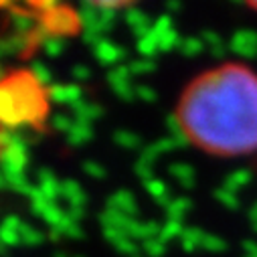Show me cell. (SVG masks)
Here are the masks:
<instances>
[{"label":"cell","instance_id":"836d02e7","mask_svg":"<svg viewBox=\"0 0 257 257\" xmlns=\"http://www.w3.org/2000/svg\"><path fill=\"white\" fill-rule=\"evenodd\" d=\"M146 186V190H148V195L158 203V201H162L164 197H168V186L160 180V178H152L150 182H146L144 184Z\"/></svg>","mask_w":257,"mask_h":257},{"label":"cell","instance_id":"7402d4cb","mask_svg":"<svg viewBox=\"0 0 257 257\" xmlns=\"http://www.w3.org/2000/svg\"><path fill=\"white\" fill-rule=\"evenodd\" d=\"M192 209V201L188 197H178V199H172V203L166 207V215L168 219H176V221H182L184 215Z\"/></svg>","mask_w":257,"mask_h":257},{"label":"cell","instance_id":"30bf717a","mask_svg":"<svg viewBox=\"0 0 257 257\" xmlns=\"http://www.w3.org/2000/svg\"><path fill=\"white\" fill-rule=\"evenodd\" d=\"M61 197L69 203V207H85L87 197H85V190L81 188L79 182L65 178L61 182Z\"/></svg>","mask_w":257,"mask_h":257},{"label":"cell","instance_id":"d4e9b609","mask_svg":"<svg viewBox=\"0 0 257 257\" xmlns=\"http://www.w3.org/2000/svg\"><path fill=\"white\" fill-rule=\"evenodd\" d=\"M136 49H138V53L142 55V59H152V57L160 51V47H158V39L150 33L148 37H144V39H140V41H138Z\"/></svg>","mask_w":257,"mask_h":257},{"label":"cell","instance_id":"277c9868","mask_svg":"<svg viewBox=\"0 0 257 257\" xmlns=\"http://www.w3.org/2000/svg\"><path fill=\"white\" fill-rule=\"evenodd\" d=\"M107 83L121 101L136 99V87L132 85V71L127 65H117L107 71Z\"/></svg>","mask_w":257,"mask_h":257},{"label":"cell","instance_id":"7c38bea8","mask_svg":"<svg viewBox=\"0 0 257 257\" xmlns=\"http://www.w3.org/2000/svg\"><path fill=\"white\" fill-rule=\"evenodd\" d=\"M71 111L75 115V121H81V123H91L93 119L101 117L103 115V107L97 105V103H89V101H79L75 105H71Z\"/></svg>","mask_w":257,"mask_h":257},{"label":"cell","instance_id":"ffe728a7","mask_svg":"<svg viewBox=\"0 0 257 257\" xmlns=\"http://www.w3.org/2000/svg\"><path fill=\"white\" fill-rule=\"evenodd\" d=\"M77 17H79L81 29L97 27L99 25V9L95 7V3H83L79 7V11H77Z\"/></svg>","mask_w":257,"mask_h":257},{"label":"cell","instance_id":"91938a15","mask_svg":"<svg viewBox=\"0 0 257 257\" xmlns=\"http://www.w3.org/2000/svg\"><path fill=\"white\" fill-rule=\"evenodd\" d=\"M251 229H253V231L257 233V223H251Z\"/></svg>","mask_w":257,"mask_h":257},{"label":"cell","instance_id":"f35d334b","mask_svg":"<svg viewBox=\"0 0 257 257\" xmlns=\"http://www.w3.org/2000/svg\"><path fill=\"white\" fill-rule=\"evenodd\" d=\"M39 188L43 190V195L51 201V203H55L59 197H61V182L55 178V180H47V182H41L39 184Z\"/></svg>","mask_w":257,"mask_h":257},{"label":"cell","instance_id":"e0dca14e","mask_svg":"<svg viewBox=\"0 0 257 257\" xmlns=\"http://www.w3.org/2000/svg\"><path fill=\"white\" fill-rule=\"evenodd\" d=\"M205 231L199 229V227H186V231L182 233L180 237V247L190 253V251H195L197 247H203V239H205Z\"/></svg>","mask_w":257,"mask_h":257},{"label":"cell","instance_id":"db71d44e","mask_svg":"<svg viewBox=\"0 0 257 257\" xmlns=\"http://www.w3.org/2000/svg\"><path fill=\"white\" fill-rule=\"evenodd\" d=\"M37 178H39V184H41V182H47V180H55V172L49 170V168H41V170L37 172Z\"/></svg>","mask_w":257,"mask_h":257},{"label":"cell","instance_id":"52a82bcc","mask_svg":"<svg viewBox=\"0 0 257 257\" xmlns=\"http://www.w3.org/2000/svg\"><path fill=\"white\" fill-rule=\"evenodd\" d=\"M49 97L55 103L75 105V103L83 101V89L77 83H69V85H65V83H53L49 87Z\"/></svg>","mask_w":257,"mask_h":257},{"label":"cell","instance_id":"e7e4bbea","mask_svg":"<svg viewBox=\"0 0 257 257\" xmlns=\"http://www.w3.org/2000/svg\"><path fill=\"white\" fill-rule=\"evenodd\" d=\"M132 257H142V255H132Z\"/></svg>","mask_w":257,"mask_h":257},{"label":"cell","instance_id":"9c48e42d","mask_svg":"<svg viewBox=\"0 0 257 257\" xmlns=\"http://www.w3.org/2000/svg\"><path fill=\"white\" fill-rule=\"evenodd\" d=\"M107 207L113 209V211H119L127 217H134L138 215V203L134 199V195L130 190H115L113 195L107 199Z\"/></svg>","mask_w":257,"mask_h":257},{"label":"cell","instance_id":"484cf974","mask_svg":"<svg viewBox=\"0 0 257 257\" xmlns=\"http://www.w3.org/2000/svg\"><path fill=\"white\" fill-rule=\"evenodd\" d=\"M203 49H205V43H203V39H197V37H186V39H182V43H180V47H178V51H180L184 57L201 55Z\"/></svg>","mask_w":257,"mask_h":257},{"label":"cell","instance_id":"94428289","mask_svg":"<svg viewBox=\"0 0 257 257\" xmlns=\"http://www.w3.org/2000/svg\"><path fill=\"white\" fill-rule=\"evenodd\" d=\"M249 7H251V9H255V11H257V3H251V5H249Z\"/></svg>","mask_w":257,"mask_h":257},{"label":"cell","instance_id":"f6af8a7d","mask_svg":"<svg viewBox=\"0 0 257 257\" xmlns=\"http://www.w3.org/2000/svg\"><path fill=\"white\" fill-rule=\"evenodd\" d=\"M160 154H158V150L154 148V144H150V146H144L142 150H140V162H144V164H150V166H154V162H156V158H158Z\"/></svg>","mask_w":257,"mask_h":257},{"label":"cell","instance_id":"680465c9","mask_svg":"<svg viewBox=\"0 0 257 257\" xmlns=\"http://www.w3.org/2000/svg\"><path fill=\"white\" fill-rule=\"evenodd\" d=\"M55 257H67V255H65V253H61V251H59V253H55Z\"/></svg>","mask_w":257,"mask_h":257},{"label":"cell","instance_id":"60d3db41","mask_svg":"<svg viewBox=\"0 0 257 257\" xmlns=\"http://www.w3.org/2000/svg\"><path fill=\"white\" fill-rule=\"evenodd\" d=\"M170 29H174L172 27V19L168 17V15H162V17H158L156 21H154V25H152V35L156 37V39H160L164 33H168Z\"/></svg>","mask_w":257,"mask_h":257},{"label":"cell","instance_id":"f1b7e54d","mask_svg":"<svg viewBox=\"0 0 257 257\" xmlns=\"http://www.w3.org/2000/svg\"><path fill=\"white\" fill-rule=\"evenodd\" d=\"M41 49H43L45 55H49V57H59L63 51L67 49V43L63 41V37H55V35H51V37L41 45Z\"/></svg>","mask_w":257,"mask_h":257},{"label":"cell","instance_id":"44dd1931","mask_svg":"<svg viewBox=\"0 0 257 257\" xmlns=\"http://www.w3.org/2000/svg\"><path fill=\"white\" fill-rule=\"evenodd\" d=\"M113 142L123 148V150H138L142 146V140L138 134L130 132V130H115L113 132Z\"/></svg>","mask_w":257,"mask_h":257},{"label":"cell","instance_id":"8fae6325","mask_svg":"<svg viewBox=\"0 0 257 257\" xmlns=\"http://www.w3.org/2000/svg\"><path fill=\"white\" fill-rule=\"evenodd\" d=\"M168 172L184 188H192V186L197 184V172H195V168H192L190 164H186V162H174V164H170L168 166Z\"/></svg>","mask_w":257,"mask_h":257},{"label":"cell","instance_id":"6125c7cd","mask_svg":"<svg viewBox=\"0 0 257 257\" xmlns=\"http://www.w3.org/2000/svg\"><path fill=\"white\" fill-rule=\"evenodd\" d=\"M73 257H85V255H73Z\"/></svg>","mask_w":257,"mask_h":257},{"label":"cell","instance_id":"7bdbcfd3","mask_svg":"<svg viewBox=\"0 0 257 257\" xmlns=\"http://www.w3.org/2000/svg\"><path fill=\"white\" fill-rule=\"evenodd\" d=\"M115 17H117V11H111V9H99V27L103 29V33H107V31L113 27Z\"/></svg>","mask_w":257,"mask_h":257},{"label":"cell","instance_id":"4fadbf2b","mask_svg":"<svg viewBox=\"0 0 257 257\" xmlns=\"http://www.w3.org/2000/svg\"><path fill=\"white\" fill-rule=\"evenodd\" d=\"M3 7L5 9H11L13 11V27H15V35H31L33 31H35V21H33V17L29 15V13H23L21 9H17V7H13V5H9V3H3Z\"/></svg>","mask_w":257,"mask_h":257},{"label":"cell","instance_id":"ba28073f","mask_svg":"<svg viewBox=\"0 0 257 257\" xmlns=\"http://www.w3.org/2000/svg\"><path fill=\"white\" fill-rule=\"evenodd\" d=\"M93 57L97 59V63H101V65H113L117 67V63L125 57V49L121 45H115L107 39H103L99 45L93 47Z\"/></svg>","mask_w":257,"mask_h":257},{"label":"cell","instance_id":"4316f807","mask_svg":"<svg viewBox=\"0 0 257 257\" xmlns=\"http://www.w3.org/2000/svg\"><path fill=\"white\" fill-rule=\"evenodd\" d=\"M67 217V211H63L57 203H51L49 205V209L45 211V215H43V221L49 225V229H53V227H59L61 225V221Z\"/></svg>","mask_w":257,"mask_h":257},{"label":"cell","instance_id":"3957f363","mask_svg":"<svg viewBox=\"0 0 257 257\" xmlns=\"http://www.w3.org/2000/svg\"><path fill=\"white\" fill-rule=\"evenodd\" d=\"M41 25L55 37H63V35H73L77 31V27H81L79 17L65 7H59L53 13L41 15Z\"/></svg>","mask_w":257,"mask_h":257},{"label":"cell","instance_id":"ac0fdd59","mask_svg":"<svg viewBox=\"0 0 257 257\" xmlns=\"http://www.w3.org/2000/svg\"><path fill=\"white\" fill-rule=\"evenodd\" d=\"M249 182H251V172L245 170V168H239V170H233V172H229V174L225 176L223 188H227V190H231V192H237L239 188L247 186Z\"/></svg>","mask_w":257,"mask_h":257},{"label":"cell","instance_id":"1f68e13d","mask_svg":"<svg viewBox=\"0 0 257 257\" xmlns=\"http://www.w3.org/2000/svg\"><path fill=\"white\" fill-rule=\"evenodd\" d=\"M142 249H144V253L148 257H164L166 255V243L160 237L142 241Z\"/></svg>","mask_w":257,"mask_h":257},{"label":"cell","instance_id":"d590c367","mask_svg":"<svg viewBox=\"0 0 257 257\" xmlns=\"http://www.w3.org/2000/svg\"><path fill=\"white\" fill-rule=\"evenodd\" d=\"M203 249L211 251V253H221L227 249V241L219 235H213V233H207L205 239H203Z\"/></svg>","mask_w":257,"mask_h":257},{"label":"cell","instance_id":"ab89813d","mask_svg":"<svg viewBox=\"0 0 257 257\" xmlns=\"http://www.w3.org/2000/svg\"><path fill=\"white\" fill-rule=\"evenodd\" d=\"M166 130L170 132V136H172V138H182V136H186L184 125H182V121H180L178 113H172V115H168V117H166Z\"/></svg>","mask_w":257,"mask_h":257},{"label":"cell","instance_id":"f907efd6","mask_svg":"<svg viewBox=\"0 0 257 257\" xmlns=\"http://www.w3.org/2000/svg\"><path fill=\"white\" fill-rule=\"evenodd\" d=\"M3 227H5V229H11V231H19V233H21L23 221H21L17 215H9V217L3 221Z\"/></svg>","mask_w":257,"mask_h":257},{"label":"cell","instance_id":"f5cc1de1","mask_svg":"<svg viewBox=\"0 0 257 257\" xmlns=\"http://www.w3.org/2000/svg\"><path fill=\"white\" fill-rule=\"evenodd\" d=\"M241 247H243L245 255H257V241H253V239H245V241L241 243Z\"/></svg>","mask_w":257,"mask_h":257},{"label":"cell","instance_id":"5b68a950","mask_svg":"<svg viewBox=\"0 0 257 257\" xmlns=\"http://www.w3.org/2000/svg\"><path fill=\"white\" fill-rule=\"evenodd\" d=\"M229 51L243 59H255L257 57V31H251V29L237 31L229 41Z\"/></svg>","mask_w":257,"mask_h":257},{"label":"cell","instance_id":"74e56055","mask_svg":"<svg viewBox=\"0 0 257 257\" xmlns=\"http://www.w3.org/2000/svg\"><path fill=\"white\" fill-rule=\"evenodd\" d=\"M113 247H115L119 253L127 255V257L138 255V245L134 243V239H132V237H127V235H121V237H119V239L113 243Z\"/></svg>","mask_w":257,"mask_h":257},{"label":"cell","instance_id":"be15d7a7","mask_svg":"<svg viewBox=\"0 0 257 257\" xmlns=\"http://www.w3.org/2000/svg\"><path fill=\"white\" fill-rule=\"evenodd\" d=\"M245 257H257V255H245Z\"/></svg>","mask_w":257,"mask_h":257},{"label":"cell","instance_id":"ee69618b","mask_svg":"<svg viewBox=\"0 0 257 257\" xmlns=\"http://www.w3.org/2000/svg\"><path fill=\"white\" fill-rule=\"evenodd\" d=\"M0 243H3L5 247H15V245L23 243V241H21V233L3 227V229H0Z\"/></svg>","mask_w":257,"mask_h":257},{"label":"cell","instance_id":"8d00e7d4","mask_svg":"<svg viewBox=\"0 0 257 257\" xmlns=\"http://www.w3.org/2000/svg\"><path fill=\"white\" fill-rule=\"evenodd\" d=\"M73 119L69 117V115H65V113H55L53 117H51V127L53 130H57V132H63V134H69V130L73 127Z\"/></svg>","mask_w":257,"mask_h":257},{"label":"cell","instance_id":"11a10c76","mask_svg":"<svg viewBox=\"0 0 257 257\" xmlns=\"http://www.w3.org/2000/svg\"><path fill=\"white\" fill-rule=\"evenodd\" d=\"M227 51H229V45L223 43V45H219V47H213V49H211V55H213L215 59H223V57L227 55Z\"/></svg>","mask_w":257,"mask_h":257},{"label":"cell","instance_id":"83f0119b","mask_svg":"<svg viewBox=\"0 0 257 257\" xmlns=\"http://www.w3.org/2000/svg\"><path fill=\"white\" fill-rule=\"evenodd\" d=\"M215 199L223 205V207H227L229 211H237L239 207H241V203H239V197L235 195V192H231V190H227V188H217L215 190Z\"/></svg>","mask_w":257,"mask_h":257},{"label":"cell","instance_id":"b9f144b4","mask_svg":"<svg viewBox=\"0 0 257 257\" xmlns=\"http://www.w3.org/2000/svg\"><path fill=\"white\" fill-rule=\"evenodd\" d=\"M81 168H83V172H85L87 176H91V178H97V180L105 178V168H103L99 162H95V160H85V162L81 164Z\"/></svg>","mask_w":257,"mask_h":257},{"label":"cell","instance_id":"4dcf8cb0","mask_svg":"<svg viewBox=\"0 0 257 257\" xmlns=\"http://www.w3.org/2000/svg\"><path fill=\"white\" fill-rule=\"evenodd\" d=\"M43 239H45V235H43L39 229H35V227H31V225L23 223V227H21V241H23L25 245L37 247V245L43 243Z\"/></svg>","mask_w":257,"mask_h":257},{"label":"cell","instance_id":"2e32d148","mask_svg":"<svg viewBox=\"0 0 257 257\" xmlns=\"http://www.w3.org/2000/svg\"><path fill=\"white\" fill-rule=\"evenodd\" d=\"M130 219H134V217H127V215H123L119 211H113L109 207H105L99 215V223H101L103 229H121V231H125V225Z\"/></svg>","mask_w":257,"mask_h":257},{"label":"cell","instance_id":"bcb514c9","mask_svg":"<svg viewBox=\"0 0 257 257\" xmlns=\"http://www.w3.org/2000/svg\"><path fill=\"white\" fill-rule=\"evenodd\" d=\"M134 172L138 174V178H142V182L146 184V182H150L152 178H154V170H152V166L150 164H144V162H136V166H134Z\"/></svg>","mask_w":257,"mask_h":257},{"label":"cell","instance_id":"e575fe53","mask_svg":"<svg viewBox=\"0 0 257 257\" xmlns=\"http://www.w3.org/2000/svg\"><path fill=\"white\" fill-rule=\"evenodd\" d=\"M127 67H130L132 75H146L156 69V63L152 59H136V61L127 63Z\"/></svg>","mask_w":257,"mask_h":257},{"label":"cell","instance_id":"9a60e30c","mask_svg":"<svg viewBox=\"0 0 257 257\" xmlns=\"http://www.w3.org/2000/svg\"><path fill=\"white\" fill-rule=\"evenodd\" d=\"M35 47L29 35H11L3 41V53L5 55H23L27 49Z\"/></svg>","mask_w":257,"mask_h":257},{"label":"cell","instance_id":"9f6ffc18","mask_svg":"<svg viewBox=\"0 0 257 257\" xmlns=\"http://www.w3.org/2000/svg\"><path fill=\"white\" fill-rule=\"evenodd\" d=\"M182 9V5L178 3V0H168V3H166V11L168 13H178Z\"/></svg>","mask_w":257,"mask_h":257},{"label":"cell","instance_id":"7dc6e473","mask_svg":"<svg viewBox=\"0 0 257 257\" xmlns=\"http://www.w3.org/2000/svg\"><path fill=\"white\" fill-rule=\"evenodd\" d=\"M136 97L142 99V101H146V103H154L158 95H156V91L150 85H138L136 87Z\"/></svg>","mask_w":257,"mask_h":257},{"label":"cell","instance_id":"6da1fadb","mask_svg":"<svg viewBox=\"0 0 257 257\" xmlns=\"http://www.w3.org/2000/svg\"><path fill=\"white\" fill-rule=\"evenodd\" d=\"M178 117L192 144L219 156L257 150V75L229 63L203 73L182 93Z\"/></svg>","mask_w":257,"mask_h":257},{"label":"cell","instance_id":"7a4b0ae2","mask_svg":"<svg viewBox=\"0 0 257 257\" xmlns=\"http://www.w3.org/2000/svg\"><path fill=\"white\" fill-rule=\"evenodd\" d=\"M49 111V89L37 83L29 71L5 75L0 89V117L7 130L41 125Z\"/></svg>","mask_w":257,"mask_h":257},{"label":"cell","instance_id":"603a6c76","mask_svg":"<svg viewBox=\"0 0 257 257\" xmlns=\"http://www.w3.org/2000/svg\"><path fill=\"white\" fill-rule=\"evenodd\" d=\"M123 21H125V25L130 27V29H138V27H144V25H154L150 21V17L144 11H140L138 7H130V9H127L123 13Z\"/></svg>","mask_w":257,"mask_h":257},{"label":"cell","instance_id":"d6a6232c","mask_svg":"<svg viewBox=\"0 0 257 257\" xmlns=\"http://www.w3.org/2000/svg\"><path fill=\"white\" fill-rule=\"evenodd\" d=\"M53 229H57L61 235H67V237H71V239H81V237H83V229H81L75 221H71L69 217H65V219L61 221L59 227H53Z\"/></svg>","mask_w":257,"mask_h":257},{"label":"cell","instance_id":"5bb4252c","mask_svg":"<svg viewBox=\"0 0 257 257\" xmlns=\"http://www.w3.org/2000/svg\"><path fill=\"white\" fill-rule=\"evenodd\" d=\"M93 138V130H91V123H81V121H75L73 127L67 134V144L69 146H85L89 140Z\"/></svg>","mask_w":257,"mask_h":257},{"label":"cell","instance_id":"816d5d0a","mask_svg":"<svg viewBox=\"0 0 257 257\" xmlns=\"http://www.w3.org/2000/svg\"><path fill=\"white\" fill-rule=\"evenodd\" d=\"M67 217L71 219V221H81L83 217H85V207H69L67 209Z\"/></svg>","mask_w":257,"mask_h":257},{"label":"cell","instance_id":"8992f818","mask_svg":"<svg viewBox=\"0 0 257 257\" xmlns=\"http://www.w3.org/2000/svg\"><path fill=\"white\" fill-rule=\"evenodd\" d=\"M27 144L3 148V172L7 174H25L27 166Z\"/></svg>","mask_w":257,"mask_h":257},{"label":"cell","instance_id":"681fc988","mask_svg":"<svg viewBox=\"0 0 257 257\" xmlns=\"http://www.w3.org/2000/svg\"><path fill=\"white\" fill-rule=\"evenodd\" d=\"M71 73H73V79H75V81H87L89 75H91L89 67H87V65H81V63H77Z\"/></svg>","mask_w":257,"mask_h":257},{"label":"cell","instance_id":"d6986e66","mask_svg":"<svg viewBox=\"0 0 257 257\" xmlns=\"http://www.w3.org/2000/svg\"><path fill=\"white\" fill-rule=\"evenodd\" d=\"M29 73H31V75L37 79V83L43 85L45 89H49V87L53 85V73H51V69L45 65L43 61L33 59V61H31V67H29Z\"/></svg>","mask_w":257,"mask_h":257},{"label":"cell","instance_id":"cb8c5ba5","mask_svg":"<svg viewBox=\"0 0 257 257\" xmlns=\"http://www.w3.org/2000/svg\"><path fill=\"white\" fill-rule=\"evenodd\" d=\"M186 231V227L182 225V221H176V219H168L164 225H162V233H160V239L164 243L176 239V237H182V233Z\"/></svg>","mask_w":257,"mask_h":257},{"label":"cell","instance_id":"6f0895ef","mask_svg":"<svg viewBox=\"0 0 257 257\" xmlns=\"http://www.w3.org/2000/svg\"><path fill=\"white\" fill-rule=\"evenodd\" d=\"M249 221L251 223H257V203H253V207L249 209Z\"/></svg>","mask_w":257,"mask_h":257},{"label":"cell","instance_id":"c3c4849f","mask_svg":"<svg viewBox=\"0 0 257 257\" xmlns=\"http://www.w3.org/2000/svg\"><path fill=\"white\" fill-rule=\"evenodd\" d=\"M203 43H207L211 49L213 47H219V45H223V39H221V35L217 33V31H211V29H207V31H203Z\"/></svg>","mask_w":257,"mask_h":257},{"label":"cell","instance_id":"f546056e","mask_svg":"<svg viewBox=\"0 0 257 257\" xmlns=\"http://www.w3.org/2000/svg\"><path fill=\"white\" fill-rule=\"evenodd\" d=\"M180 43H182V39H180V33H178L176 29H170L168 33H164V35L158 39V47H160L162 53H168V51H172V49H178Z\"/></svg>","mask_w":257,"mask_h":257}]
</instances>
